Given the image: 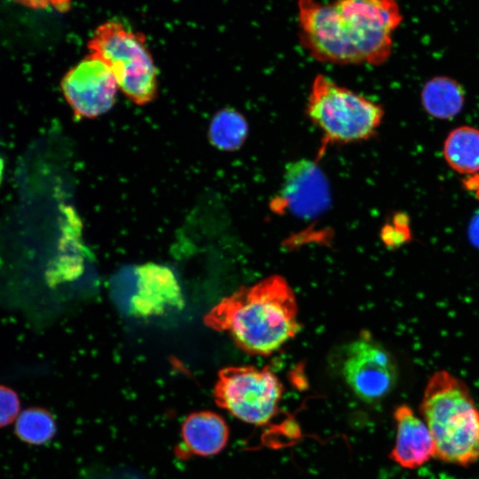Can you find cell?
<instances>
[{
	"label": "cell",
	"instance_id": "cell-1",
	"mask_svg": "<svg viewBox=\"0 0 479 479\" xmlns=\"http://www.w3.org/2000/svg\"><path fill=\"white\" fill-rule=\"evenodd\" d=\"M402 19L396 0L298 2L302 44L315 59L326 63H384Z\"/></svg>",
	"mask_w": 479,
	"mask_h": 479
},
{
	"label": "cell",
	"instance_id": "cell-2",
	"mask_svg": "<svg viewBox=\"0 0 479 479\" xmlns=\"http://www.w3.org/2000/svg\"><path fill=\"white\" fill-rule=\"evenodd\" d=\"M294 294L280 276H271L224 298L204 318L251 354L269 355L299 331Z\"/></svg>",
	"mask_w": 479,
	"mask_h": 479
},
{
	"label": "cell",
	"instance_id": "cell-3",
	"mask_svg": "<svg viewBox=\"0 0 479 479\" xmlns=\"http://www.w3.org/2000/svg\"><path fill=\"white\" fill-rule=\"evenodd\" d=\"M442 461L468 466L479 457V408L467 385L447 371L428 379L420 404Z\"/></svg>",
	"mask_w": 479,
	"mask_h": 479
},
{
	"label": "cell",
	"instance_id": "cell-4",
	"mask_svg": "<svg viewBox=\"0 0 479 479\" xmlns=\"http://www.w3.org/2000/svg\"><path fill=\"white\" fill-rule=\"evenodd\" d=\"M305 112L323 135L321 152L328 144L369 139L384 116L381 105L324 75L315 76Z\"/></svg>",
	"mask_w": 479,
	"mask_h": 479
},
{
	"label": "cell",
	"instance_id": "cell-5",
	"mask_svg": "<svg viewBox=\"0 0 479 479\" xmlns=\"http://www.w3.org/2000/svg\"><path fill=\"white\" fill-rule=\"evenodd\" d=\"M88 49L110 69L119 90L131 102L145 106L155 99L157 72L143 34L106 22L96 29Z\"/></svg>",
	"mask_w": 479,
	"mask_h": 479
},
{
	"label": "cell",
	"instance_id": "cell-6",
	"mask_svg": "<svg viewBox=\"0 0 479 479\" xmlns=\"http://www.w3.org/2000/svg\"><path fill=\"white\" fill-rule=\"evenodd\" d=\"M282 390L267 367L230 366L219 372L214 397L218 406L239 420L263 425L277 412Z\"/></svg>",
	"mask_w": 479,
	"mask_h": 479
},
{
	"label": "cell",
	"instance_id": "cell-7",
	"mask_svg": "<svg viewBox=\"0 0 479 479\" xmlns=\"http://www.w3.org/2000/svg\"><path fill=\"white\" fill-rule=\"evenodd\" d=\"M342 373L352 391L368 403L382 399L397 381V367L391 354L366 334L347 347Z\"/></svg>",
	"mask_w": 479,
	"mask_h": 479
},
{
	"label": "cell",
	"instance_id": "cell-8",
	"mask_svg": "<svg viewBox=\"0 0 479 479\" xmlns=\"http://www.w3.org/2000/svg\"><path fill=\"white\" fill-rule=\"evenodd\" d=\"M60 87L75 116L80 119L107 113L114 106L119 90L110 69L90 55L66 73Z\"/></svg>",
	"mask_w": 479,
	"mask_h": 479
},
{
	"label": "cell",
	"instance_id": "cell-9",
	"mask_svg": "<svg viewBox=\"0 0 479 479\" xmlns=\"http://www.w3.org/2000/svg\"><path fill=\"white\" fill-rule=\"evenodd\" d=\"M329 203V183L318 161L302 159L286 167L281 189L273 199L272 208L311 219L326 209Z\"/></svg>",
	"mask_w": 479,
	"mask_h": 479
},
{
	"label": "cell",
	"instance_id": "cell-10",
	"mask_svg": "<svg viewBox=\"0 0 479 479\" xmlns=\"http://www.w3.org/2000/svg\"><path fill=\"white\" fill-rule=\"evenodd\" d=\"M137 275V287L131 302L135 314L158 315L183 303L180 286L168 267L148 263L138 267Z\"/></svg>",
	"mask_w": 479,
	"mask_h": 479
},
{
	"label": "cell",
	"instance_id": "cell-11",
	"mask_svg": "<svg viewBox=\"0 0 479 479\" xmlns=\"http://www.w3.org/2000/svg\"><path fill=\"white\" fill-rule=\"evenodd\" d=\"M229 435L221 415L212 411L193 412L182 423L181 441L175 447V455L181 459L216 455L227 445Z\"/></svg>",
	"mask_w": 479,
	"mask_h": 479
},
{
	"label": "cell",
	"instance_id": "cell-12",
	"mask_svg": "<svg viewBox=\"0 0 479 479\" xmlns=\"http://www.w3.org/2000/svg\"><path fill=\"white\" fill-rule=\"evenodd\" d=\"M397 436L390 458L401 467L416 468L436 456V444L426 422L407 405L394 412Z\"/></svg>",
	"mask_w": 479,
	"mask_h": 479
},
{
	"label": "cell",
	"instance_id": "cell-13",
	"mask_svg": "<svg viewBox=\"0 0 479 479\" xmlns=\"http://www.w3.org/2000/svg\"><path fill=\"white\" fill-rule=\"evenodd\" d=\"M421 102L430 116L448 120L462 110L465 93L456 80L448 76H436L423 85Z\"/></svg>",
	"mask_w": 479,
	"mask_h": 479
},
{
	"label": "cell",
	"instance_id": "cell-14",
	"mask_svg": "<svg viewBox=\"0 0 479 479\" xmlns=\"http://www.w3.org/2000/svg\"><path fill=\"white\" fill-rule=\"evenodd\" d=\"M448 165L460 174L479 172V130L472 126H459L449 132L443 150Z\"/></svg>",
	"mask_w": 479,
	"mask_h": 479
},
{
	"label": "cell",
	"instance_id": "cell-15",
	"mask_svg": "<svg viewBox=\"0 0 479 479\" xmlns=\"http://www.w3.org/2000/svg\"><path fill=\"white\" fill-rule=\"evenodd\" d=\"M248 134L246 118L233 108H224L215 114L208 127V139L221 151L233 152L240 149Z\"/></svg>",
	"mask_w": 479,
	"mask_h": 479
},
{
	"label": "cell",
	"instance_id": "cell-16",
	"mask_svg": "<svg viewBox=\"0 0 479 479\" xmlns=\"http://www.w3.org/2000/svg\"><path fill=\"white\" fill-rule=\"evenodd\" d=\"M14 432L20 441L27 444H44L57 433L56 420L44 408L29 407L20 412L15 420Z\"/></svg>",
	"mask_w": 479,
	"mask_h": 479
},
{
	"label": "cell",
	"instance_id": "cell-17",
	"mask_svg": "<svg viewBox=\"0 0 479 479\" xmlns=\"http://www.w3.org/2000/svg\"><path fill=\"white\" fill-rule=\"evenodd\" d=\"M20 412V400L17 392L5 385L0 384V428L14 420Z\"/></svg>",
	"mask_w": 479,
	"mask_h": 479
},
{
	"label": "cell",
	"instance_id": "cell-18",
	"mask_svg": "<svg viewBox=\"0 0 479 479\" xmlns=\"http://www.w3.org/2000/svg\"><path fill=\"white\" fill-rule=\"evenodd\" d=\"M26 6L40 9L52 6L59 11H66L69 8L71 0H14Z\"/></svg>",
	"mask_w": 479,
	"mask_h": 479
},
{
	"label": "cell",
	"instance_id": "cell-19",
	"mask_svg": "<svg viewBox=\"0 0 479 479\" xmlns=\"http://www.w3.org/2000/svg\"><path fill=\"white\" fill-rule=\"evenodd\" d=\"M464 184L467 189L473 191L479 199V175L475 174L469 176L464 180Z\"/></svg>",
	"mask_w": 479,
	"mask_h": 479
},
{
	"label": "cell",
	"instance_id": "cell-20",
	"mask_svg": "<svg viewBox=\"0 0 479 479\" xmlns=\"http://www.w3.org/2000/svg\"><path fill=\"white\" fill-rule=\"evenodd\" d=\"M2 173H3V160L0 157V181L2 177Z\"/></svg>",
	"mask_w": 479,
	"mask_h": 479
}]
</instances>
